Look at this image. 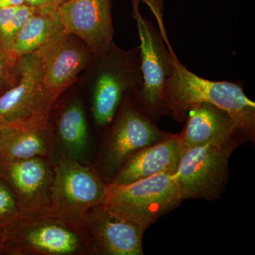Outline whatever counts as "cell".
<instances>
[{
	"label": "cell",
	"mask_w": 255,
	"mask_h": 255,
	"mask_svg": "<svg viewBox=\"0 0 255 255\" xmlns=\"http://www.w3.org/2000/svg\"><path fill=\"white\" fill-rule=\"evenodd\" d=\"M64 1H65V0H64Z\"/></svg>",
	"instance_id": "obj_25"
},
{
	"label": "cell",
	"mask_w": 255,
	"mask_h": 255,
	"mask_svg": "<svg viewBox=\"0 0 255 255\" xmlns=\"http://www.w3.org/2000/svg\"><path fill=\"white\" fill-rule=\"evenodd\" d=\"M57 130L69 157L75 159L83 152L88 140V127L80 100L72 101L65 106L57 122Z\"/></svg>",
	"instance_id": "obj_18"
},
{
	"label": "cell",
	"mask_w": 255,
	"mask_h": 255,
	"mask_svg": "<svg viewBox=\"0 0 255 255\" xmlns=\"http://www.w3.org/2000/svg\"><path fill=\"white\" fill-rule=\"evenodd\" d=\"M47 128L3 127L0 136V157L4 161H14L47 157L50 150Z\"/></svg>",
	"instance_id": "obj_16"
},
{
	"label": "cell",
	"mask_w": 255,
	"mask_h": 255,
	"mask_svg": "<svg viewBox=\"0 0 255 255\" xmlns=\"http://www.w3.org/2000/svg\"><path fill=\"white\" fill-rule=\"evenodd\" d=\"M43 66L47 88L58 97L91 65L95 55L75 35L63 30L34 52Z\"/></svg>",
	"instance_id": "obj_11"
},
{
	"label": "cell",
	"mask_w": 255,
	"mask_h": 255,
	"mask_svg": "<svg viewBox=\"0 0 255 255\" xmlns=\"http://www.w3.org/2000/svg\"><path fill=\"white\" fill-rule=\"evenodd\" d=\"M239 145H206L183 152L174 174L184 199L217 200L229 177V159Z\"/></svg>",
	"instance_id": "obj_8"
},
{
	"label": "cell",
	"mask_w": 255,
	"mask_h": 255,
	"mask_svg": "<svg viewBox=\"0 0 255 255\" xmlns=\"http://www.w3.org/2000/svg\"><path fill=\"white\" fill-rule=\"evenodd\" d=\"M64 0H24V4L34 8L36 11H57Z\"/></svg>",
	"instance_id": "obj_22"
},
{
	"label": "cell",
	"mask_w": 255,
	"mask_h": 255,
	"mask_svg": "<svg viewBox=\"0 0 255 255\" xmlns=\"http://www.w3.org/2000/svg\"><path fill=\"white\" fill-rule=\"evenodd\" d=\"M114 122L105 152V167L111 173L117 172L132 154L169 134L137 110L132 99L124 102Z\"/></svg>",
	"instance_id": "obj_9"
},
{
	"label": "cell",
	"mask_w": 255,
	"mask_h": 255,
	"mask_svg": "<svg viewBox=\"0 0 255 255\" xmlns=\"http://www.w3.org/2000/svg\"><path fill=\"white\" fill-rule=\"evenodd\" d=\"M162 7L160 3H155L150 9L157 20L168 53L170 75L164 82L163 100L169 115L176 122L183 123L191 107L203 102L211 104L231 116L246 141L254 140L255 103L247 97L243 84L206 80L188 70L169 43Z\"/></svg>",
	"instance_id": "obj_1"
},
{
	"label": "cell",
	"mask_w": 255,
	"mask_h": 255,
	"mask_svg": "<svg viewBox=\"0 0 255 255\" xmlns=\"http://www.w3.org/2000/svg\"><path fill=\"white\" fill-rule=\"evenodd\" d=\"M91 65L92 114L96 124L105 127L114 122L124 102L141 88L138 46L124 51L113 42L107 52L94 57Z\"/></svg>",
	"instance_id": "obj_2"
},
{
	"label": "cell",
	"mask_w": 255,
	"mask_h": 255,
	"mask_svg": "<svg viewBox=\"0 0 255 255\" xmlns=\"http://www.w3.org/2000/svg\"><path fill=\"white\" fill-rule=\"evenodd\" d=\"M90 254L142 255L145 228L119 217L103 204L92 210L83 222Z\"/></svg>",
	"instance_id": "obj_12"
},
{
	"label": "cell",
	"mask_w": 255,
	"mask_h": 255,
	"mask_svg": "<svg viewBox=\"0 0 255 255\" xmlns=\"http://www.w3.org/2000/svg\"><path fill=\"white\" fill-rule=\"evenodd\" d=\"M8 230L6 241L17 255L90 254L84 224L48 213L23 214Z\"/></svg>",
	"instance_id": "obj_3"
},
{
	"label": "cell",
	"mask_w": 255,
	"mask_h": 255,
	"mask_svg": "<svg viewBox=\"0 0 255 255\" xmlns=\"http://www.w3.org/2000/svg\"><path fill=\"white\" fill-rule=\"evenodd\" d=\"M107 191V184L93 167L63 155L53 168L46 213L83 224L89 213L103 204Z\"/></svg>",
	"instance_id": "obj_6"
},
{
	"label": "cell",
	"mask_w": 255,
	"mask_h": 255,
	"mask_svg": "<svg viewBox=\"0 0 255 255\" xmlns=\"http://www.w3.org/2000/svg\"><path fill=\"white\" fill-rule=\"evenodd\" d=\"M182 155L178 134L169 133L153 145L128 157L117 169L111 183L128 184L156 174H174Z\"/></svg>",
	"instance_id": "obj_15"
},
{
	"label": "cell",
	"mask_w": 255,
	"mask_h": 255,
	"mask_svg": "<svg viewBox=\"0 0 255 255\" xmlns=\"http://www.w3.org/2000/svg\"><path fill=\"white\" fill-rule=\"evenodd\" d=\"M63 30L57 11H36L15 37L8 52L18 58L32 54Z\"/></svg>",
	"instance_id": "obj_17"
},
{
	"label": "cell",
	"mask_w": 255,
	"mask_h": 255,
	"mask_svg": "<svg viewBox=\"0 0 255 255\" xmlns=\"http://www.w3.org/2000/svg\"><path fill=\"white\" fill-rule=\"evenodd\" d=\"M24 4V0H0V9Z\"/></svg>",
	"instance_id": "obj_23"
},
{
	"label": "cell",
	"mask_w": 255,
	"mask_h": 255,
	"mask_svg": "<svg viewBox=\"0 0 255 255\" xmlns=\"http://www.w3.org/2000/svg\"><path fill=\"white\" fill-rule=\"evenodd\" d=\"M19 78V58L0 49V96L12 88Z\"/></svg>",
	"instance_id": "obj_19"
},
{
	"label": "cell",
	"mask_w": 255,
	"mask_h": 255,
	"mask_svg": "<svg viewBox=\"0 0 255 255\" xmlns=\"http://www.w3.org/2000/svg\"><path fill=\"white\" fill-rule=\"evenodd\" d=\"M178 134L182 152L206 145L224 146L246 141L234 119L217 106L199 103L191 107Z\"/></svg>",
	"instance_id": "obj_14"
},
{
	"label": "cell",
	"mask_w": 255,
	"mask_h": 255,
	"mask_svg": "<svg viewBox=\"0 0 255 255\" xmlns=\"http://www.w3.org/2000/svg\"><path fill=\"white\" fill-rule=\"evenodd\" d=\"M64 30L78 37L96 56L113 43L111 0H65L57 9Z\"/></svg>",
	"instance_id": "obj_10"
},
{
	"label": "cell",
	"mask_w": 255,
	"mask_h": 255,
	"mask_svg": "<svg viewBox=\"0 0 255 255\" xmlns=\"http://www.w3.org/2000/svg\"><path fill=\"white\" fill-rule=\"evenodd\" d=\"M57 98L47 88L38 57H21L17 83L0 96V123L10 128H47Z\"/></svg>",
	"instance_id": "obj_5"
},
{
	"label": "cell",
	"mask_w": 255,
	"mask_h": 255,
	"mask_svg": "<svg viewBox=\"0 0 255 255\" xmlns=\"http://www.w3.org/2000/svg\"><path fill=\"white\" fill-rule=\"evenodd\" d=\"M23 214L12 191L0 181V226H11Z\"/></svg>",
	"instance_id": "obj_21"
},
{
	"label": "cell",
	"mask_w": 255,
	"mask_h": 255,
	"mask_svg": "<svg viewBox=\"0 0 255 255\" xmlns=\"http://www.w3.org/2000/svg\"><path fill=\"white\" fill-rule=\"evenodd\" d=\"M9 186L23 214L46 213L50 204L53 170L44 157L4 161Z\"/></svg>",
	"instance_id": "obj_13"
},
{
	"label": "cell",
	"mask_w": 255,
	"mask_h": 255,
	"mask_svg": "<svg viewBox=\"0 0 255 255\" xmlns=\"http://www.w3.org/2000/svg\"><path fill=\"white\" fill-rule=\"evenodd\" d=\"M140 0H132V16L140 38L142 83L132 102L137 110L155 122L162 116L169 115L163 100L164 82L170 75L168 53L159 28L140 13Z\"/></svg>",
	"instance_id": "obj_7"
},
{
	"label": "cell",
	"mask_w": 255,
	"mask_h": 255,
	"mask_svg": "<svg viewBox=\"0 0 255 255\" xmlns=\"http://www.w3.org/2000/svg\"><path fill=\"white\" fill-rule=\"evenodd\" d=\"M2 124L0 123V136H1V130H2Z\"/></svg>",
	"instance_id": "obj_24"
},
{
	"label": "cell",
	"mask_w": 255,
	"mask_h": 255,
	"mask_svg": "<svg viewBox=\"0 0 255 255\" xmlns=\"http://www.w3.org/2000/svg\"><path fill=\"white\" fill-rule=\"evenodd\" d=\"M36 11L34 8L26 4L16 7L14 16L0 38V49L9 50L15 37Z\"/></svg>",
	"instance_id": "obj_20"
},
{
	"label": "cell",
	"mask_w": 255,
	"mask_h": 255,
	"mask_svg": "<svg viewBox=\"0 0 255 255\" xmlns=\"http://www.w3.org/2000/svg\"><path fill=\"white\" fill-rule=\"evenodd\" d=\"M183 200L174 174L162 173L128 184H107L103 205L147 229Z\"/></svg>",
	"instance_id": "obj_4"
}]
</instances>
